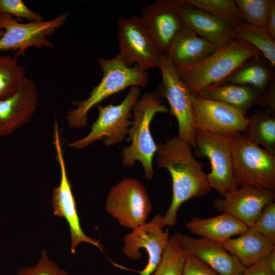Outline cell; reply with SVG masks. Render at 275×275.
<instances>
[{
	"mask_svg": "<svg viewBox=\"0 0 275 275\" xmlns=\"http://www.w3.org/2000/svg\"><path fill=\"white\" fill-rule=\"evenodd\" d=\"M16 275H69L51 260L45 250L41 253V257L37 264L33 267H25L17 269Z\"/></svg>",
	"mask_w": 275,
	"mask_h": 275,
	"instance_id": "obj_31",
	"label": "cell"
},
{
	"mask_svg": "<svg viewBox=\"0 0 275 275\" xmlns=\"http://www.w3.org/2000/svg\"><path fill=\"white\" fill-rule=\"evenodd\" d=\"M271 243L275 244V203L272 202L263 209L253 226Z\"/></svg>",
	"mask_w": 275,
	"mask_h": 275,
	"instance_id": "obj_33",
	"label": "cell"
},
{
	"mask_svg": "<svg viewBox=\"0 0 275 275\" xmlns=\"http://www.w3.org/2000/svg\"><path fill=\"white\" fill-rule=\"evenodd\" d=\"M222 244L245 267L267 257L275 251V244L253 227H248L239 236L230 238Z\"/></svg>",
	"mask_w": 275,
	"mask_h": 275,
	"instance_id": "obj_22",
	"label": "cell"
},
{
	"mask_svg": "<svg viewBox=\"0 0 275 275\" xmlns=\"http://www.w3.org/2000/svg\"><path fill=\"white\" fill-rule=\"evenodd\" d=\"M152 204L145 186L138 180L126 178L112 187L105 209L119 224L134 229L146 222Z\"/></svg>",
	"mask_w": 275,
	"mask_h": 275,
	"instance_id": "obj_11",
	"label": "cell"
},
{
	"mask_svg": "<svg viewBox=\"0 0 275 275\" xmlns=\"http://www.w3.org/2000/svg\"><path fill=\"white\" fill-rule=\"evenodd\" d=\"M177 0H158L143 7L140 16L159 52L166 54L172 43L185 27Z\"/></svg>",
	"mask_w": 275,
	"mask_h": 275,
	"instance_id": "obj_15",
	"label": "cell"
},
{
	"mask_svg": "<svg viewBox=\"0 0 275 275\" xmlns=\"http://www.w3.org/2000/svg\"><path fill=\"white\" fill-rule=\"evenodd\" d=\"M244 21L265 29L268 13L274 0H234Z\"/></svg>",
	"mask_w": 275,
	"mask_h": 275,
	"instance_id": "obj_30",
	"label": "cell"
},
{
	"mask_svg": "<svg viewBox=\"0 0 275 275\" xmlns=\"http://www.w3.org/2000/svg\"><path fill=\"white\" fill-rule=\"evenodd\" d=\"M26 77L16 57L0 56V100L13 94Z\"/></svg>",
	"mask_w": 275,
	"mask_h": 275,
	"instance_id": "obj_28",
	"label": "cell"
},
{
	"mask_svg": "<svg viewBox=\"0 0 275 275\" xmlns=\"http://www.w3.org/2000/svg\"><path fill=\"white\" fill-rule=\"evenodd\" d=\"M235 39L243 40L258 49L275 67V39L265 28L245 22L234 29Z\"/></svg>",
	"mask_w": 275,
	"mask_h": 275,
	"instance_id": "obj_27",
	"label": "cell"
},
{
	"mask_svg": "<svg viewBox=\"0 0 275 275\" xmlns=\"http://www.w3.org/2000/svg\"><path fill=\"white\" fill-rule=\"evenodd\" d=\"M185 225L192 234L221 244L234 236L240 235L248 228L226 212L206 218L194 217Z\"/></svg>",
	"mask_w": 275,
	"mask_h": 275,
	"instance_id": "obj_21",
	"label": "cell"
},
{
	"mask_svg": "<svg viewBox=\"0 0 275 275\" xmlns=\"http://www.w3.org/2000/svg\"><path fill=\"white\" fill-rule=\"evenodd\" d=\"M274 75V67L261 54L246 61L221 84L250 86L264 95L275 86Z\"/></svg>",
	"mask_w": 275,
	"mask_h": 275,
	"instance_id": "obj_23",
	"label": "cell"
},
{
	"mask_svg": "<svg viewBox=\"0 0 275 275\" xmlns=\"http://www.w3.org/2000/svg\"><path fill=\"white\" fill-rule=\"evenodd\" d=\"M183 275H219L198 258L186 254Z\"/></svg>",
	"mask_w": 275,
	"mask_h": 275,
	"instance_id": "obj_34",
	"label": "cell"
},
{
	"mask_svg": "<svg viewBox=\"0 0 275 275\" xmlns=\"http://www.w3.org/2000/svg\"><path fill=\"white\" fill-rule=\"evenodd\" d=\"M218 49L185 26L174 40L165 55L178 68L197 64Z\"/></svg>",
	"mask_w": 275,
	"mask_h": 275,
	"instance_id": "obj_20",
	"label": "cell"
},
{
	"mask_svg": "<svg viewBox=\"0 0 275 275\" xmlns=\"http://www.w3.org/2000/svg\"><path fill=\"white\" fill-rule=\"evenodd\" d=\"M179 5V15L184 26L217 48L226 46L235 39L234 28L223 19L202 10Z\"/></svg>",
	"mask_w": 275,
	"mask_h": 275,
	"instance_id": "obj_19",
	"label": "cell"
},
{
	"mask_svg": "<svg viewBox=\"0 0 275 275\" xmlns=\"http://www.w3.org/2000/svg\"><path fill=\"white\" fill-rule=\"evenodd\" d=\"M52 143L56 150V158L60 166L61 174L59 185L53 188L51 196L53 213L56 216L65 218L69 225L71 236V252L75 254L77 246L81 242L89 243L102 251L103 246L99 240L86 235L81 228L71 183L67 175L57 119H54V121Z\"/></svg>",
	"mask_w": 275,
	"mask_h": 275,
	"instance_id": "obj_9",
	"label": "cell"
},
{
	"mask_svg": "<svg viewBox=\"0 0 275 275\" xmlns=\"http://www.w3.org/2000/svg\"><path fill=\"white\" fill-rule=\"evenodd\" d=\"M242 275H275V251L267 257L246 268Z\"/></svg>",
	"mask_w": 275,
	"mask_h": 275,
	"instance_id": "obj_35",
	"label": "cell"
},
{
	"mask_svg": "<svg viewBox=\"0 0 275 275\" xmlns=\"http://www.w3.org/2000/svg\"><path fill=\"white\" fill-rule=\"evenodd\" d=\"M175 235L186 254L200 260L219 275H242L246 268L221 243L180 232Z\"/></svg>",
	"mask_w": 275,
	"mask_h": 275,
	"instance_id": "obj_18",
	"label": "cell"
},
{
	"mask_svg": "<svg viewBox=\"0 0 275 275\" xmlns=\"http://www.w3.org/2000/svg\"><path fill=\"white\" fill-rule=\"evenodd\" d=\"M164 227L163 215L158 214L124 236L123 252L127 258L137 260L142 256L140 250L147 253L148 262L138 271L140 275H151L159 264L170 237Z\"/></svg>",
	"mask_w": 275,
	"mask_h": 275,
	"instance_id": "obj_14",
	"label": "cell"
},
{
	"mask_svg": "<svg viewBox=\"0 0 275 275\" xmlns=\"http://www.w3.org/2000/svg\"><path fill=\"white\" fill-rule=\"evenodd\" d=\"M98 63L102 72V79L93 88L88 98L73 102L76 107L66 115L68 126L71 128H85L90 111L110 96L127 88L147 85L148 77L146 70L137 66L128 67L117 55L109 59L100 58Z\"/></svg>",
	"mask_w": 275,
	"mask_h": 275,
	"instance_id": "obj_3",
	"label": "cell"
},
{
	"mask_svg": "<svg viewBox=\"0 0 275 275\" xmlns=\"http://www.w3.org/2000/svg\"><path fill=\"white\" fill-rule=\"evenodd\" d=\"M39 98L36 84L26 76L13 94L0 100V137L10 135L31 120Z\"/></svg>",
	"mask_w": 275,
	"mask_h": 275,
	"instance_id": "obj_17",
	"label": "cell"
},
{
	"mask_svg": "<svg viewBox=\"0 0 275 275\" xmlns=\"http://www.w3.org/2000/svg\"><path fill=\"white\" fill-rule=\"evenodd\" d=\"M168 112L156 91L144 93L139 98L132 109L133 118L127 135L131 143L122 150V163L124 166L132 167L136 161L140 162L145 177L149 180L153 178L154 174L152 161L157 151L150 124L156 114Z\"/></svg>",
	"mask_w": 275,
	"mask_h": 275,
	"instance_id": "obj_4",
	"label": "cell"
},
{
	"mask_svg": "<svg viewBox=\"0 0 275 275\" xmlns=\"http://www.w3.org/2000/svg\"><path fill=\"white\" fill-rule=\"evenodd\" d=\"M275 111L268 108L255 110L243 132L253 142L275 155Z\"/></svg>",
	"mask_w": 275,
	"mask_h": 275,
	"instance_id": "obj_25",
	"label": "cell"
},
{
	"mask_svg": "<svg viewBox=\"0 0 275 275\" xmlns=\"http://www.w3.org/2000/svg\"><path fill=\"white\" fill-rule=\"evenodd\" d=\"M265 29L275 39V1L271 4L266 20Z\"/></svg>",
	"mask_w": 275,
	"mask_h": 275,
	"instance_id": "obj_36",
	"label": "cell"
},
{
	"mask_svg": "<svg viewBox=\"0 0 275 275\" xmlns=\"http://www.w3.org/2000/svg\"><path fill=\"white\" fill-rule=\"evenodd\" d=\"M3 33H4V31L2 30H0V37L2 36Z\"/></svg>",
	"mask_w": 275,
	"mask_h": 275,
	"instance_id": "obj_37",
	"label": "cell"
},
{
	"mask_svg": "<svg viewBox=\"0 0 275 275\" xmlns=\"http://www.w3.org/2000/svg\"><path fill=\"white\" fill-rule=\"evenodd\" d=\"M196 129L235 136L243 132L249 117L242 111L224 102L192 95Z\"/></svg>",
	"mask_w": 275,
	"mask_h": 275,
	"instance_id": "obj_13",
	"label": "cell"
},
{
	"mask_svg": "<svg viewBox=\"0 0 275 275\" xmlns=\"http://www.w3.org/2000/svg\"><path fill=\"white\" fill-rule=\"evenodd\" d=\"M234 136L196 129L195 153L206 157L211 171L207 174L211 188L225 197L238 188L232 171V144Z\"/></svg>",
	"mask_w": 275,
	"mask_h": 275,
	"instance_id": "obj_7",
	"label": "cell"
},
{
	"mask_svg": "<svg viewBox=\"0 0 275 275\" xmlns=\"http://www.w3.org/2000/svg\"><path fill=\"white\" fill-rule=\"evenodd\" d=\"M158 68L160 70L162 80L157 91L160 97L168 100L170 113L177 119L178 136L194 147L196 129L194 122L192 94L166 55L161 54Z\"/></svg>",
	"mask_w": 275,
	"mask_h": 275,
	"instance_id": "obj_12",
	"label": "cell"
},
{
	"mask_svg": "<svg viewBox=\"0 0 275 275\" xmlns=\"http://www.w3.org/2000/svg\"><path fill=\"white\" fill-rule=\"evenodd\" d=\"M186 253L175 234L170 237L161 260L151 275H183Z\"/></svg>",
	"mask_w": 275,
	"mask_h": 275,
	"instance_id": "obj_29",
	"label": "cell"
},
{
	"mask_svg": "<svg viewBox=\"0 0 275 275\" xmlns=\"http://www.w3.org/2000/svg\"><path fill=\"white\" fill-rule=\"evenodd\" d=\"M70 12H66L48 20L22 23L12 16L0 14V51L13 50L16 57L22 56L29 48H53L48 37L53 34L67 20Z\"/></svg>",
	"mask_w": 275,
	"mask_h": 275,
	"instance_id": "obj_8",
	"label": "cell"
},
{
	"mask_svg": "<svg viewBox=\"0 0 275 275\" xmlns=\"http://www.w3.org/2000/svg\"><path fill=\"white\" fill-rule=\"evenodd\" d=\"M205 98L221 101L236 107L244 113L254 106L262 105L264 95L252 87L235 85L219 84L207 88L197 94Z\"/></svg>",
	"mask_w": 275,
	"mask_h": 275,
	"instance_id": "obj_24",
	"label": "cell"
},
{
	"mask_svg": "<svg viewBox=\"0 0 275 275\" xmlns=\"http://www.w3.org/2000/svg\"><path fill=\"white\" fill-rule=\"evenodd\" d=\"M181 6L197 8L215 15L234 29L245 23L234 0H177Z\"/></svg>",
	"mask_w": 275,
	"mask_h": 275,
	"instance_id": "obj_26",
	"label": "cell"
},
{
	"mask_svg": "<svg viewBox=\"0 0 275 275\" xmlns=\"http://www.w3.org/2000/svg\"><path fill=\"white\" fill-rule=\"evenodd\" d=\"M0 14L25 19L29 22L44 20L41 14L29 9L22 0H0Z\"/></svg>",
	"mask_w": 275,
	"mask_h": 275,
	"instance_id": "obj_32",
	"label": "cell"
},
{
	"mask_svg": "<svg viewBox=\"0 0 275 275\" xmlns=\"http://www.w3.org/2000/svg\"><path fill=\"white\" fill-rule=\"evenodd\" d=\"M233 177L237 185L275 190V155L256 144L243 133L232 144Z\"/></svg>",
	"mask_w": 275,
	"mask_h": 275,
	"instance_id": "obj_5",
	"label": "cell"
},
{
	"mask_svg": "<svg viewBox=\"0 0 275 275\" xmlns=\"http://www.w3.org/2000/svg\"><path fill=\"white\" fill-rule=\"evenodd\" d=\"M260 54L252 45L236 38L197 64L175 68L190 93L197 95L222 84L244 62Z\"/></svg>",
	"mask_w": 275,
	"mask_h": 275,
	"instance_id": "obj_2",
	"label": "cell"
},
{
	"mask_svg": "<svg viewBox=\"0 0 275 275\" xmlns=\"http://www.w3.org/2000/svg\"><path fill=\"white\" fill-rule=\"evenodd\" d=\"M192 147L178 136L157 145V164L169 171L172 181L171 203L163 215L165 226L176 224L177 213L183 203L203 197L211 190L203 164L194 156Z\"/></svg>",
	"mask_w": 275,
	"mask_h": 275,
	"instance_id": "obj_1",
	"label": "cell"
},
{
	"mask_svg": "<svg viewBox=\"0 0 275 275\" xmlns=\"http://www.w3.org/2000/svg\"><path fill=\"white\" fill-rule=\"evenodd\" d=\"M141 94L139 87H132L123 100L117 105H98V116L92 124L89 133L85 137L70 143L68 146L82 149L101 140L106 146L122 142L131 126L132 109Z\"/></svg>",
	"mask_w": 275,
	"mask_h": 275,
	"instance_id": "obj_6",
	"label": "cell"
},
{
	"mask_svg": "<svg viewBox=\"0 0 275 275\" xmlns=\"http://www.w3.org/2000/svg\"><path fill=\"white\" fill-rule=\"evenodd\" d=\"M119 51L117 54L128 67L147 71L158 68L160 57L140 16L121 17L117 21Z\"/></svg>",
	"mask_w": 275,
	"mask_h": 275,
	"instance_id": "obj_10",
	"label": "cell"
},
{
	"mask_svg": "<svg viewBox=\"0 0 275 275\" xmlns=\"http://www.w3.org/2000/svg\"><path fill=\"white\" fill-rule=\"evenodd\" d=\"M274 199V191L241 186L225 197L214 199L213 206L217 211L228 213L251 227L254 226L264 208L273 202Z\"/></svg>",
	"mask_w": 275,
	"mask_h": 275,
	"instance_id": "obj_16",
	"label": "cell"
}]
</instances>
